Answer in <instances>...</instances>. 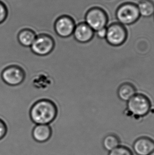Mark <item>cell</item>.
Here are the masks:
<instances>
[{
  "instance_id": "11",
  "label": "cell",
  "mask_w": 154,
  "mask_h": 155,
  "mask_svg": "<svg viewBox=\"0 0 154 155\" xmlns=\"http://www.w3.org/2000/svg\"><path fill=\"white\" fill-rule=\"evenodd\" d=\"M31 134L37 142L46 143L52 137V128L50 124H37L32 129Z\"/></svg>"
},
{
  "instance_id": "15",
  "label": "cell",
  "mask_w": 154,
  "mask_h": 155,
  "mask_svg": "<svg viewBox=\"0 0 154 155\" xmlns=\"http://www.w3.org/2000/svg\"><path fill=\"white\" fill-rule=\"evenodd\" d=\"M120 140L116 135L109 134L104 137L102 141V146L107 151H111L120 146Z\"/></svg>"
},
{
  "instance_id": "3",
  "label": "cell",
  "mask_w": 154,
  "mask_h": 155,
  "mask_svg": "<svg viewBox=\"0 0 154 155\" xmlns=\"http://www.w3.org/2000/svg\"><path fill=\"white\" fill-rule=\"evenodd\" d=\"M116 17L118 22L124 25L136 23L140 17L137 4L133 2H125L117 8Z\"/></svg>"
},
{
  "instance_id": "5",
  "label": "cell",
  "mask_w": 154,
  "mask_h": 155,
  "mask_svg": "<svg viewBox=\"0 0 154 155\" xmlns=\"http://www.w3.org/2000/svg\"><path fill=\"white\" fill-rule=\"evenodd\" d=\"M128 38V32L125 25L119 22L111 24L107 28L106 40L109 44L114 47L120 46Z\"/></svg>"
},
{
  "instance_id": "13",
  "label": "cell",
  "mask_w": 154,
  "mask_h": 155,
  "mask_svg": "<svg viewBox=\"0 0 154 155\" xmlns=\"http://www.w3.org/2000/svg\"><path fill=\"white\" fill-rule=\"evenodd\" d=\"M37 37L36 34L32 30L25 29L20 32L18 38L19 43L22 46L31 47Z\"/></svg>"
},
{
  "instance_id": "19",
  "label": "cell",
  "mask_w": 154,
  "mask_h": 155,
  "mask_svg": "<svg viewBox=\"0 0 154 155\" xmlns=\"http://www.w3.org/2000/svg\"><path fill=\"white\" fill-rule=\"evenodd\" d=\"M107 27L95 32V35L100 39H105L106 36Z\"/></svg>"
},
{
  "instance_id": "4",
  "label": "cell",
  "mask_w": 154,
  "mask_h": 155,
  "mask_svg": "<svg viewBox=\"0 0 154 155\" xmlns=\"http://www.w3.org/2000/svg\"><path fill=\"white\" fill-rule=\"evenodd\" d=\"M85 22L94 31H97L107 27L108 22V16L103 8L95 6L89 8L85 12Z\"/></svg>"
},
{
  "instance_id": "17",
  "label": "cell",
  "mask_w": 154,
  "mask_h": 155,
  "mask_svg": "<svg viewBox=\"0 0 154 155\" xmlns=\"http://www.w3.org/2000/svg\"><path fill=\"white\" fill-rule=\"evenodd\" d=\"M8 15V9L6 4L0 0V24L3 23Z\"/></svg>"
},
{
  "instance_id": "10",
  "label": "cell",
  "mask_w": 154,
  "mask_h": 155,
  "mask_svg": "<svg viewBox=\"0 0 154 155\" xmlns=\"http://www.w3.org/2000/svg\"><path fill=\"white\" fill-rule=\"evenodd\" d=\"M137 155H148L154 151V140L147 137H141L136 139L133 146Z\"/></svg>"
},
{
  "instance_id": "16",
  "label": "cell",
  "mask_w": 154,
  "mask_h": 155,
  "mask_svg": "<svg viewBox=\"0 0 154 155\" xmlns=\"http://www.w3.org/2000/svg\"><path fill=\"white\" fill-rule=\"evenodd\" d=\"M108 155H133L131 150L124 146H119L109 152Z\"/></svg>"
},
{
  "instance_id": "18",
  "label": "cell",
  "mask_w": 154,
  "mask_h": 155,
  "mask_svg": "<svg viewBox=\"0 0 154 155\" xmlns=\"http://www.w3.org/2000/svg\"><path fill=\"white\" fill-rule=\"evenodd\" d=\"M8 134V128L6 124L3 120L0 119V140L4 138Z\"/></svg>"
},
{
  "instance_id": "1",
  "label": "cell",
  "mask_w": 154,
  "mask_h": 155,
  "mask_svg": "<svg viewBox=\"0 0 154 155\" xmlns=\"http://www.w3.org/2000/svg\"><path fill=\"white\" fill-rule=\"evenodd\" d=\"M57 114L56 107L51 101L41 100L32 107L30 116L32 121L37 124H50L54 121Z\"/></svg>"
},
{
  "instance_id": "6",
  "label": "cell",
  "mask_w": 154,
  "mask_h": 155,
  "mask_svg": "<svg viewBox=\"0 0 154 155\" xmlns=\"http://www.w3.org/2000/svg\"><path fill=\"white\" fill-rule=\"evenodd\" d=\"M54 46V41L50 36L41 35L37 37L30 48L34 54L43 56L50 54Z\"/></svg>"
},
{
  "instance_id": "2",
  "label": "cell",
  "mask_w": 154,
  "mask_h": 155,
  "mask_svg": "<svg viewBox=\"0 0 154 155\" xmlns=\"http://www.w3.org/2000/svg\"><path fill=\"white\" fill-rule=\"evenodd\" d=\"M151 107L150 100L142 93H136L127 102L128 112L135 117H144L147 115L150 112Z\"/></svg>"
},
{
  "instance_id": "14",
  "label": "cell",
  "mask_w": 154,
  "mask_h": 155,
  "mask_svg": "<svg viewBox=\"0 0 154 155\" xmlns=\"http://www.w3.org/2000/svg\"><path fill=\"white\" fill-rule=\"evenodd\" d=\"M137 6L140 17L149 18L154 15V2L152 0H140Z\"/></svg>"
},
{
  "instance_id": "7",
  "label": "cell",
  "mask_w": 154,
  "mask_h": 155,
  "mask_svg": "<svg viewBox=\"0 0 154 155\" xmlns=\"http://www.w3.org/2000/svg\"><path fill=\"white\" fill-rule=\"evenodd\" d=\"M75 22L68 15H62L56 19L54 23L56 34L63 38H67L73 35L75 29Z\"/></svg>"
},
{
  "instance_id": "8",
  "label": "cell",
  "mask_w": 154,
  "mask_h": 155,
  "mask_svg": "<svg viewBox=\"0 0 154 155\" xmlns=\"http://www.w3.org/2000/svg\"><path fill=\"white\" fill-rule=\"evenodd\" d=\"M2 80L10 86H15L22 83L25 78V74L20 67L10 66L4 69L2 72Z\"/></svg>"
},
{
  "instance_id": "20",
  "label": "cell",
  "mask_w": 154,
  "mask_h": 155,
  "mask_svg": "<svg viewBox=\"0 0 154 155\" xmlns=\"http://www.w3.org/2000/svg\"><path fill=\"white\" fill-rule=\"evenodd\" d=\"M154 155V151H152V153H150V154H149V155Z\"/></svg>"
},
{
  "instance_id": "21",
  "label": "cell",
  "mask_w": 154,
  "mask_h": 155,
  "mask_svg": "<svg viewBox=\"0 0 154 155\" xmlns=\"http://www.w3.org/2000/svg\"></svg>"
},
{
  "instance_id": "12",
  "label": "cell",
  "mask_w": 154,
  "mask_h": 155,
  "mask_svg": "<svg viewBox=\"0 0 154 155\" xmlns=\"http://www.w3.org/2000/svg\"><path fill=\"white\" fill-rule=\"evenodd\" d=\"M136 93V88L133 84L130 83H124L121 84L117 90L119 98L127 102Z\"/></svg>"
},
{
  "instance_id": "9",
  "label": "cell",
  "mask_w": 154,
  "mask_h": 155,
  "mask_svg": "<svg viewBox=\"0 0 154 155\" xmlns=\"http://www.w3.org/2000/svg\"><path fill=\"white\" fill-rule=\"evenodd\" d=\"M73 36L78 42L85 44L90 42L95 38V32L87 23L83 22L76 25Z\"/></svg>"
}]
</instances>
